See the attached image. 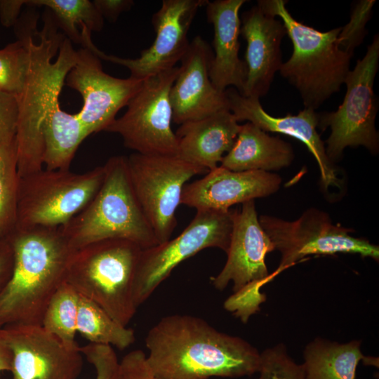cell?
I'll return each instance as SVG.
<instances>
[{
    "instance_id": "cell-1",
    "label": "cell",
    "mask_w": 379,
    "mask_h": 379,
    "mask_svg": "<svg viewBox=\"0 0 379 379\" xmlns=\"http://www.w3.org/2000/svg\"><path fill=\"white\" fill-rule=\"evenodd\" d=\"M146 361L159 379L241 378L258 373L260 353L243 338L190 314L161 318L148 331Z\"/></svg>"
},
{
    "instance_id": "cell-2",
    "label": "cell",
    "mask_w": 379,
    "mask_h": 379,
    "mask_svg": "<svg viewBox=\"0 0 379 379\" xmlns=\"http://www.w3.org/2000/svg\"><path fill=\"white\" fill-rule=\"evenodd\" d=\"M30 14L15 24L18 39L28 54L26 78L17 96L15 144L20 177L42 169L43 126L59 102L66 76L77 60L72 42L57 31L53 17L46 15L44 27L38 32L36 15Z\"/></svg>"
},
{
    "instance_id": "cell-3",
    "label": "cell",
    "mask_w": 379,
    "mask_h": 379,
    "mask_svg": "<svg viewBox=\"0 0 379 379\" xmlns=\"http://www.w3.org/2000/svg\"><path fill=\"white\" fill-rule=\"evenodd\" d=\"M6 238L13 269L0 295V327L41 325L51 299L67 280L75 250L59 227L16 228Z\"/></svg>"
},
{
    "instance_id": "cell-4",
    "label": "cell",
    "mask_w": 379,
    "mask_h": 379,
    "mask_svg": "<svg viewBox=\"0 0 379 379\" xmlns=\"http://www.w3.org/2000/svg\"><path fill=\"white\" fill-rule=\"evenodd\" d=\"M286 2L260 0L257 6L281 20L293 49L279 72L298 89L305 108L315 110L340 91L350 71L352 55L339 46L341 27L321 32L298 22L288 12Z\"/></svg>"
},
{
    "instance_id": "cell-5",
    "label": "cell",
    "mask_w": 379,
    "mask_h": 379,
    "mask_svg": "<svg viewBox=\"0 0 379 379\" xmlns=\"http://www.w3.org/2000/svg\"><path fill=\"white\" fill-rule=\"evenodd\" d=\"M102 183L91 201L60 227L74 250L109 239L131 241L142 249L159 243L139 204L128 175L126 157L114 156L103 165Z\"/></svg>"
},
{
    "instance_id": "cell-6",
    "label": "cell",
    "mask_w": 379,
    "mask_h": 379,
    "mask_svg": "<svg viewBox=\"0 0 379 379\" xmlns=\"http://www.w3.org/2000/svg\"><path fill=\"white\" fill-rule=\"evenodd\" d=\"M142 248L122 239H109L74 251L66 281L124 326L134 317L133 284Z\"/></svg>"
},
{
    "instance_id": "cell-7",
    "label": "cell",
    "mask_w": 379,
    "mask_h": 379,
    "mask_svg": "<svg viewBox=\"0 0 379 379\" xmlns=\"http://www.w3.org/2000/svg\"><path fill=\"white\" fill-rule=\"evenodd\" d=\"M104 176L102 166L84 173L42 168L20 177L15 229L62 226L91 201Z\"/></svg>"
},
{
    "instance_id": "cell-8",
    "label": "cell",
    "mask_w": 379,
    "mask_h": 379,
    "mask_svg": "<svg viewBox=\"0 0 379 379\" xmlns=\"http://www.w3.org/2000/svg\"><path fill=\"white\" fill-rule=\"evenodd\" d=\"M379 36H374L362 59L358 60L345 81L346 93L338 109L319 114L323 131L330 127L326 153L333 162L347 147L364 146L372 154L378 152V133L375 126L378 104L373 83L378 68Z\"/></svg>"
},
{
    "instance_id": "cell-9",
    "label": "cell",
    "mask_w": 379,
    "mask_h": 379,
    "mask_svg": "<svg viewBox=\"0 0 379 379\" xmlns=\"http://www.w3.org/2000/svg\"><path fill=\"white\" fill-rule=\"evenodd\" d=\"M259 222L281 253L276 277L284 270L310 255L358 254L378 261L379 248L369 241L353 237V230L332 222L329 216L310 208L293 221L261 215Z\"/></svg>"
},
{
    "instance_id": "cell-10",
    "label": "cell",
    "mask_w": 379,
    "mask_h": 379,
    "mask_svg": "<svg viewBox=\"0 0 379 379\" xmlns=\"http://www.w3.org/2000/svg\"><path fill=\"white\" fill-rule=\"evenodd\" d=\"M126 161L133 191L158 243L169 240L177 225L175 211L184 186L208 171L177 156L134 152Z\"/></svg>"
},
{
    "instance_id": "cell-11",
    "label": "cell",
    "mask_w": 379,
    "mask_h": 379,
    "mask_svg": "<svg viewBox=\"0 0 379 379\" xmlns=\"http://www.w3.org/2000/svg\"><path fill=\"white\" fill-rule=\"evenodd\" d=\"M232 230V211H197L178 237L142 249L133 284L135 306L143 304L173 269L186 259L207 248H218L227 253Z\"/></svg>"
},
{
    "instance_id": "cell-12",
    "label": "cell",
    "mask_w": 379,
    "mask_h": 379,
    "mask_svg": "<svg viewBox=\"0 0 379 379\" xmlns=\"http://www.w3.org/2000/svg\"><path fill=\"white\" fill-rule=\"evenodd\" d=\"M178 72L175 66L145 79L124 115L116 118L105 131L119 134L124 145L135 152L177 156L169 94Z\"/></svg>"
},
{
    "instance_id": "cell-13",
    "label": "cell",
    "mask_w": 379,
    "mask_h": 379,
    "mask_svg": "<svg viewBox=\"0 0 379 379\" xmlns=\"http://www.w3.org/2000/svg\"><path fill=\"white\" fill-rule=\"evenodd\" d=\"M208 0H164L153 15L152 23L155 32L152 44L144 49L137 58H124L107 55L93 42L91 32L86 28L81 32L83 47L90 48L100 60L124 66L130 77L143 80L175 67L187 51V33L198 9Z\"/></svg>"
},
{
    "instance_id": "cell-14",
    "label": "cell",
    "mask_w": 379,
    "mask_h": 379,
    "mask_svg": "<svg viewBox=\"0 0 379 379\" xmlns=\"http://www.w3.org/2000/svg\"><path fill=\"white\" fill-rule=\"evenodd\" d=\"M143 80L107 74L98 56L90 48L82 47L77 51L76 62L65 84L82 97L83 106L77 115L90 135L105 131L140 89Z\"/></svg>"
},
{
    "instance_id": "cell-15",
    "label": "cell",
    "mask_w": 379,
    "mask_h": 379,
    "mask_svg": "<svg viewBox=\"0 0 379 379\" xmlns=\"http://www.w3.org/2000/svg\"><path fill=\"white\" fill-rule=\"evenodd\" d=\"M1 333L12 353V379H76L81 353L69 349L41 325L8 324Z\"/></svg>"
},
{
    "instance_id": "cell-16",
    "label": "cell",
    "mask_w": 379,
    "mask_h": 379,
    "mask_svg": "<svg viewBox=\"0 0 379 379\" xmlns=\"http://www.w3.org/2000/svg\"><path fill=\"white\" fill-rule=\"evenodd\" d=\"M232 211V230L226 263L220 273L211 278L218 290L225 289L230 281L232 291L241 289L260 292L261 288L274 277L268 272L265 257L274 246L262 228L254 200L241 204Z\"/></svg>"
},
{
    "instance_id": "cell-17",
    "label": "cell",
    "mask_w": 379,
    "mask_h": 379,
    "mask_svg": "<svg viewBox=\"0 0 379 379\" xmlns=\"http://www.w3.org/2000/svg\"><path fill=\"white\" fill-rule=\"evenodd\" d=\"M213 57L209 44L201 36L190 42L169 94L174 123L180 125L230 110L225 91L215 88L210 79Z\"/></svg>"
},
{
    "instance_id": "cell-18",
    "label": "cell",
    "mask_w": 379,
    "mask_h": 379,
    "mask_svg": "<svg viewBox=\"0 0 379 379\" xmlns=\"http://www.w3.org/2000/svg\"><path fill=\"white\" fill-rule=\"evenodd\" d=\"M281 178L264 171L237 172L220 166L183 187L180 204L197 211L227 212L237 204L276 192Z\"/></svg>"
},
{
    "instance_id": "cell-19",
    "label": "cell",
    "mask_w": 379,
    "mask_h": 379,
    "mask_svg": "<svg viewBox=\"0 0 379 379\" xmlns=\"http://www.w3.org/2000/svg\"><path fill=\"white\" fill-rule=\"evenodd\" d=\"M225 93L230 110L238 122L247 121L267 133H279L300 140L317 161L324 187L340 186L335 168L326 155L325 144L317 130L319 114L315 110L304 108L295 115L274 117L262 108L259 98L243 96L232 87L227 88Z\"/></svg>"
},
{
    "instance_id": "cell-20",
    "label": "cell",
    "mask_w": 379,
    "mask_h": 379,
    "mask_svg": "<svg viewBox=\"0 0 379 379\" xmlns=\"http://www.w3.org/2000/svg\"><path fill=\"white\" fill-rule=\"evenodd\" d=\"M240 34L247 43V75L241 95L260 98L267 94L283 64L281 44L286 29L281 20L255 6L243 13Z\"/></svg>"
},
{
    "instance_id": "cell-21",
    "label": "cell",
    "mask_w": 379,
    "mask_h": 379,
    "mask_svg": "<svg viewBox=\"0 0 379 379\" xmlns=\"http://www.w3.org/2000/svg\"><path fill=\"white\" fill-rule=\"evenodd\" d=\"M246 0L208 1L206 16L213 25V57L211 63L210 79L218 91L234 88L242 93L247 75L244 60L239 57L241 19L239 11Z\"/></svg>"
},
{
    "instance_id": "cell-22",
    "label": "cell",
    "mask_w": 379,
    "mask_h": 379,
    "mask_svg": "<svg viewBox=\"0 0 379 379\" xmlns=\"http://www.w3.org/2000/svg\"><path fill=\"white\" fill-rule=\"evenodd\" d=\"M240 126L229 109L180 124L175 135L177 157L211 171L232 147Z\"/></svg>"
},
{
    "instance_id": "cell-23",
    "label": "cell",
    "mask_w": 379,
    "mask_h": 379,
    "mask_svg": "<svg viewBox=\"0 0 379 379\" xmlns=\"http://www.w3.org/2000/svg\"><path fill=\"white\" fill-rule=\"evenodd\" d=\"M293 159V149L288 142L246 122L240 126L236 140L223 157L220 166L237 172H269L288 167Z\"/></svg>"
},
{
    "instance_id": "cell-24",
    "label": "cell",
    "mask_w": 379,
    "mask_h": 379,
    "mask_svg": "<svg viewBox=\"0 0 379 379\" xmlns=\"http://www.w3.org/2000/svg\"><path fill=\"white\" fill-rule=\"evenodd\" d=\"M305 379H356L360 361H370L361 350V342L345 343L317 338L303 352Z\"/></svg>"
},
{
    "instance_id": "cell-25",
    "label": "cell",
    "mask_w": 379,
    "mask_h": 379,
    "mask_svg": "<svg viewBox=\"0 0 379 379\" xmlns=\"http://www.w3.org/2000/svg\"><path fill=\"white\" fill-rule=\"evenodd\" d=\"M88 134L77 114H69L55 103L43 128V166L48 170H69L75 153Z\"/></svg>"
},
{
    "instance_id": "cell-26",
    "label": "cell",
    "mask_w": 379,
    "mask_h": 379,
    "mask_svg": "<svg viewBox=\"0 0 379 379\" xmlns=\"http://www.w3.org/2000/svg\"><path fill=\"white\" fill-rule=\"evenodd\" d=\"M77 331L90 343L113 345L121 350L128 347L135 340L132 328L121 325L98 305L81 295Z\"/></svg>"
},
{
    "instance_id": "cell-27",
    "label": "cell",
    "mask_w": 379,
    "mask_h": 379,
    "mask_svg": "<svg viewBox=\"0 0 379 379\" xmlns=\"http://www.w3.org/2000/svg\"><path fill=\"white\" fill-rule=\"evenodd\" d=\"M25 5L44 6L53 15L57 25L72 42L81 44V25L92 32H100L104 19L93 1L89 0H29Z\"/></svg>"
},
{
    "instance_id": "cell-28",
    "label": "cell",
    "mask_w": 379,
    "mask_h": 379,
    "mask_svg": "<svg viewBox=\"0 0 379 379\" xmlns=\"http://www.w3.org/2000/svg\"><path fill=\"white\" fill-rule=\"evenodd\" d=\"M79 297L65 281L51 299L41 321L42 327L69 349L79 348L75 341Z\"/></svg>"
},
{
    "instance_id": "cell-29",
    "label": "cell",
    "mask_w": 379,
    "mask_h": 379,
    "mask_svg": "<svg viewBox=\"0 0 379 379\" xmlns=\"http://www.w3.org/2000/svg\"><path fill=\"white\" fill-rule=\"evenodd\" d=\"M19 181L15 140L0 147V239L16 227Z\"/></svg>"
},
{
    "instance_id": "cell-30",
    "label": "cell",
    "mask_w": 379,
    "mask_h": 379,
    "mask_svg": "<svg viewBox=\"0 0 379 379\" xmlns=\"http://www.w3.org/2000/svg\"><path fill=\"white\" fill-rule=\"evenodd\" d=\"M28 67V54L25 44L19 39L0 49V90L19 95Z\"/></svg>"
},
{
    "instance_id": "cell-31",
    "label": "cell",
    "mask_w": 379,
    "mask_h": 379,
    "mask_svg": "<svg viewBox=\"0 0 379 379\" xmlns=\"http://www.w3.org/2000/svg\"><path fill=\"white\" fill-rule=\"evenodd\" d=\"M258 373L256 379H305L302 364L295 362L282 343L260 353Z\"/></svg>"
},
{
    "instance_id": "cell-32",
    "label": "cell",
    "mask_w": 379,
    "mask_h": 379,
    "mask_svg": "<svg viewBox=\"0 0 379 379\" xmlns=\"http://www.w3.org/2000/svg\"><path fill=\"white\" fill-rule=\"evenodd\" d=\"M374 0L358 1L352 9L349 22L341 27L338 36L340 47L353 55L354 49L364 41L366 34V25L369 20Z\"/></svg>"
},
{
    "instance_id": "cell-33",
    "label": "cell",
    "mask_w": 379,
    "mask_h": 379,
    "mask_svg": "<svg viewBox=\"0 0 379 379\" xmlns=\"http://www.w3.org/2000/svg\"><path fill=\"white\" fill-rule=\"evenodd\" d=\"M79 351L96 372L95 379H124L121 364L111 345L89 343Z\"/></svg>"
},
{
    "instance_id": "cell-34",
    "label": "cell",
    "mask_w": 379,
    "mask_h": 379,
    "mask_svg": "<svg viewBox=\"0 0 379 379\" xmlns=\"http://www.w3.org/2000/svg\"><path fill=\"white\" fill-rule=\"evenodd\" d=\"M18 114L17 96L0 90V147L15 140Z\"/></svg>"
},
{
    "instance_id": "cell-35",
    "label": "cell",
    "mask_w": 379,
    "mask_h": 379,
    "mask_svg": "<svg viewBox=\"0 0 379 379\" xmlns=\"http://www.w3.org/2000/svg\"><path fill=\"white\" fill-rule=\"evenodd\" d=\"M124 379H159L146 361V354L135 350L126 354L120 362Z\"/></svg>"
},
{
    "instance_id": "cell-36",
    "label": "cell",
    "mask_w": 379,
    "mask_h": 379,
    "mask_svg": "<svg viewBox=\"0 0 379 379\" xmlns=\"http://www.w3.org/2000/svg\"><path fill=\"white\" fill-rule=\"evenodd\" d=\"M93 2L103 19L110 22H115L122 13L134 5L133 0H94Z\"/></svg>"
},
{
    "instance_id": "cell-37",
    "label": "cell",
    "mask_w": 379,
    "mask_h": 379,
    "mask_svg": "<svg viewBox=\"0 0 379 379\" xmlns=\"http://www.w3.org/2000/svg\"><path fill=\"white\" fill-rule=\"evenodd\" d=\"M13 269V252L7 238L0 239V295L9 282Z\"/></svg>"
},
{
    "instance_id": "cell-38",
    "label": "cell",
    "mask_w": 379,
    "mask_h": 379,
    "mask_svg": "<svg viewBox=\"0 0 379 379\" xmlns=\"http://www.w3.org/2000/svg\"><path fill=\"white\" fill-rule=\"evenodd\" d=\"M25 0H0V22L4 27L15 25Z\"/></svg>"
},
{
    "instance_id": "cell-39",
    "label": "cell",
    "mask_w": 379,
    "mask_h": 379,
    "mask_svg": "<svg viewBox=\"0 0 379 379\" xmlns=\"http://www.w3.org/2000/svg\"><path fill=\"white\" fill-rule=\"evenodd\" d=\"M0 327V373L11 371L12 365V353L1 333Z\"/></svg>"
}]
</instances>
